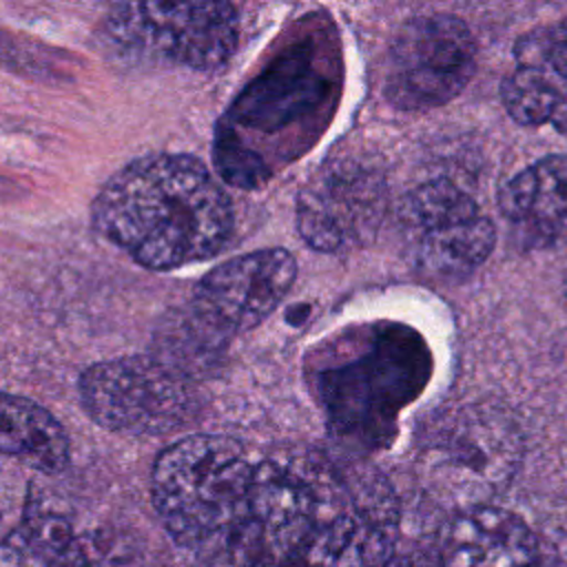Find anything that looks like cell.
<instances>
[{
    "label": "cell",
    "instance_id": "6da1fadb",
    "mask_svg": "<svg viewBox=\"0 0 567 567\" xmlns=\"http://www.w3.org/2000/svg\"><path fill=\"white\" fill-rule=\"evenodd\" d=\"M259 567H390L399 505L365 461L319 450L257 458Z\"/></svg>",
    "mask_w": 567,
    "mask_h": 567
},
{
    "label": "cell",
    "instance_id": "7a4b0ae2",
    "mask_svg": "<svg viewBox=\"0 0 567 567\" xmlns=\"http://www.w3.org/2000/svg\"><path fill=\"white\" fill-rule=\"evenodd\" d=\"M257 458L219 434H190L157 456L153 505L190 567H259Z\"/></svg>",
    "mask_w": 567,
    "mask_h": 567
},
{
    "label": "cell",
    "instance_id": "3957f363",
    "mask_svg": "<svg viewBox=\"0 0 567 567\" xmlns=\"http://www.w3.org/2000/svg\"><path fill=\"white\" fill-rule=\"evenodd\" d=\"M95 228L146 268L213 257L233 228L230 199L190 155L131 162L100 190Z\"/></svg>",
    "mask_w": 567,
    "mask_h": 567
},
{
    "label": "cell",
    "instance_id": "277c9868",
    "mask_svg": "<svg viewBox=\"0 0 567 567\" xmlns=\"http://www.w3.org/2000/svg\"><path fill=\"white\" fill-rule=\"evenodd\" d=\"M80 396L95 423L122 434H171L202 412L193 379L159 357L91 365L80 379Z\"/></svg>",
    "mask_w": 567,
    "mask_h": 567
},
{
    "label": "cell",
    "instance_id": "5b68a950",
    "mask_svg": "<svg viewBox=\"0 0 567 567\" xmlns=\"http://www.w3.org/2000/svg\"><path fill=\"white\" fill-rule=\"evenodd\" d=\"M476 44L454 16H419L390 44L385 95L401 109L425 111L450 102L470 82Z\"/></svg>",
    "mask_w": 567,
    "mask_h": 567
},
{
    "label": "cell",
    "instance_id": "8992f818",
    "mask_svg": "<svg viewBox=\"0 0 567 567\" xmlns=\"http://www.w3.org/2000/svg\"><path fill=\"white\" fill-rule=\"evenodd\" d=\"M109 24L126 47L197 71L224 64L237 42V13L228 2L120 4Z\"/></svg>",
    "mask_w": 567,
    "mask_h": 567
},
{
    "label": "cell",
    "instance_id": "52a82bcc",
    "mask_svg": "<svg viewBox=\"0 0 567 567\" xmlns=\"http://www.w3.org/2000/svg\"><path fill=\"white\" fill-rule=\"evenodd\" d=\"M401 221L416 266L432 279H463L494 248L492 221L447 179L412 190L401 206Z\"/></svg>",
    "mask_w": 567,
    "mask_h": 567
},
{
    "label": "cell",
    "instance_id": "ba28073f",
    "mask_svg": "<svg viewBox=\"0 0 567 567\" xmlns=\"http://www.w3.org/2000/svg\"><path fill=\"white\" fill-rule=\"evenodd\" d=\"M383 213V177L357 159H332L301 188L297 226L312 248L337 252L368 241Z\"/></svg>",
    "mask_w": 567,
    "mask_h": 567
},
{
    "label": "cell",
    "instance_id": "9c48e42d",
    "mask_svg": "<svg viewBox=\"0 0 567 567\" xmlns=\"http://www.w3.org/2000/svg\"><path fill=\"white\" fill-rule=\"evenodd\" d=\"M295 275V259L284 248L233 257L199 281L195 310L224 334L250 330L281 303Z\"/></svg>",
    "mask_w": 567,
    "mask_h": 567
},
{
    "label": "cell",
    "instance_id": "30bf717a",
    "mask_svg": "<svg viewBox=\"0 0 567 567\" xmlns=\"http://www.w3.org/2000/svg\"><path fill=\"white\" fill-rule=\"evenodd\" d=\"M439 567H565L516 514L478 505L456 512L439 540Z\"/></svg>",
    "mask_w": 567,
    "mask_h": 567
},
{
    "label": "cell",
    "instance_id": "8fae6325",
    "mask_svg": "<svg viewBox=\"0 0 567 567\" xmlns=\"http://www.w3.org/2000/svg\"><path fill=\"white\" fill-rule=\"evenodd\" d=\"M501 208L525 244L567 241V157H543L512 177L501 190Z\"/></svg>",
    "mask_w": 567,
    "mask_h": 567
},
{
    "label": "cell",
    "instance_id": "7c38bea8",
    "mask_svg": "<svg viewBox=\"0 0 567 567\" xmlns=\"http://www.w3.org/2000/svg\"><path fill=\"white\" fill-rule=\"evenodd\" d=\"M0 456L58 474L69 463V439L49 410L31 399L0 392Z\"/></svg>",
    "mask_w": 567,
    "mask_h": 567
},
{
    "label": "cell",
    "instance_id": "4fadbf2b",
    "mask_svg": "<svg viewBox=\"0 0 567 567\" xmlns=\"http://www.w3.org/2000/svg\"><path fill=\"white\" fill-rule=\"evenodd\" d=\"M501 97L507 113L518 124L527 126L554 122L563 100L554 80L538 64L527 60H516V66L503 80Z\"/></svg>",
    "mask_w": 567,
    "mask_h": 567
},
{
    "label": "cell",
    "instance_id": "5bb4252c",
    "mask_svg": "<svg viewBox=\"0 0 567 567\" xmlns=\"http://www.w3.org/2000/svg\"><path fill=\"white\" fill-rule=\"evenodd\" d=\"M516 60L538 64L567 97V18L545 31L527 33L516 47ZM560 100V102H563Z\"/></svg>",
    "mask_w": 567,
    "mask_h": 567
},
{
    "label": "cell",
    "instance_id": "9a60e30c",
    "mask_svg": "<svg viewBox=\"0 0 567 567\" xmlns=\"http://www.w3.org/2000/svg\"><path fill=\"white\" fill-rule=\"evenodd\" d=\"M29 483L20 472L0 465V545H7L22 527L31 505Z\"/></svg>",
    "mask_w": 567,
    "mask_h": 567
},
{
    "label": "cell",
    "instance_id": "2e32d148",
    "mask_svg": "<svg viewBox=\"0 0 567 567\" xmlns=\"http://www.w3.org/2000/svg\"><path fill=\"white\" fill-rule=\"evenodd\" d=\"M554 124L567 135V97L560 102V106H558V111L554 115Z\"/></svg>",
    "mask_w": 567,
    "mask_h": 567
}]
</instances>
